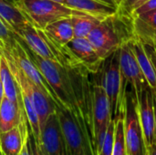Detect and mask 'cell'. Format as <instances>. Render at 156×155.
Masks as SVG:
<instances>
[{
    "mask_svg": "<svg viewBox=\"0 0 156 155\" xmlns=\"http://www.w3.org/2000/svg\"><path fill=\"white\" fill-rule=\"evenodd\" d=\"M24 46L26 47L25 44ZM26 48L31 60L52 89L57 98V106L76 111V97L69 70L59 63L43 58L27 47Z\"/></svg>",
    "mask_w": 156,
    "mask_h": 155,
    "instance_id": "obj_1",
    "label": "cell"
},
{
    "mask_svg": "<svg viewBox=\"0 0 156 155\" xmlns=\"http://www.w3.org/2000/svg\"><path fill=\"white\" fill-rule=\"evenodd\" d=\"M35 27H45L60 18L70 17L81 11L72 9L54 0H11Z\"/></svg>",
    "mask_w": 156,
    "mask_h": 155,
    "instance_id": "obj_2",
    "label": "cell"
},
{
    "mask_svg": "<svg viewBox=\"0 0 156 155\" xmlns=\"http://www.w3.org/2000/svg\"><path fill=\"white\" fill-rule=\"evenodd\" d=\"M100 74L101 83L109 99L112 120H115L121 113L124 112L125 106V102L122 99V74L119 49L103 61V67Z\"/></svg>",
    "mask_w": 156,
    "mask_h": 155,
    "instance_id": "obj_3",
    "label": "cell"
},
{
    "mask_svg": "<svg viewBox=\"0 0 156 155\" xmlns=\"http://www.w3.org/2000/svg\"><path fill=\"white\" fill-rule=\"evenodd\" d=\"M123 131L128 155H147L144 132L140 122L133 92L126 91Z\"/></svg>",
    "mask_w": 156,
    "mask_h": 155,
    "instance_id": "obj_4",
    "label": "cell"
},
{
    "mask_svg": "<svg viewBox=\"0 0 156 155\" xmlns=\"http://www.w3.org/2000/svg\"><path fill=\"white\" fill-rule=\"evenodd\" d=\"M111 121L112 116L109 99L99 79L98 82L92 86V128L96 155L103 144Z\"/></svg>",
    "mask_w": 156,
    "mask_h": 155,
    "instance_id": "obj_5",
    "label": "cell"
},
{
    "mask_svg": "<svg viewBox=\"0 0 156 155\" xmlns=\"http://www.w3.org/2000/svg\"><path fill=\"white\" fill-rule=\"evenodd\" d=\"M119 52L122 74V99L125 102L127 85L132 87L134 96L139 95L142 90L149 85L127 40L121 45Z\"/></svg>",
    "mask_w": 156,
    "mask_h": 155,
    "instance_id": "obj_6",
    "label": "cell"
},
{
    "mask_svg": "<svg viewBox=\"0 0 156 155\" xmlns=\"http://www.w3.org/2000/svg\"><path fill=\"white\" fill-rule=\"evenodd\" d=\"M112 17L101 21L87 37L102 61L117 51L126 41L120 37L117 28L112 22Z\"/></svg>",
    "mask_w": 156,
    "mask_h": 155,
    "instance_id": "obj_7",
    "label": "cell"
},
{
    "mask_svg": "<svg viewBox=\"0 0 156 155\" xmlns=\"http://www.w3.org/2000/svg\"><path fill=\"white\" fill-rule=\"evenodd\" d=\"M38 145L45 155H68L65 139L57 111L48 118L42 127Z\"/></svg>",
    "mask_w": 156,
    "mask_h": 155,
    "instance_id": "obj_8",
    "label": "cell"
},
{
    "mask_svg": "<svg viewBox=\"0 0 156 155\" xmlns=\"http://www.w3.org/2000/svg\"><path fill=\"white\" fill-rule=\"evenodd\" d=\"M137 111L142 125L146 148L156 143L154 112V95L150 86L145 87L142 92L135 96Z\"/></svg>",
    "mask_w": 156,
    "mask_h": 155,
    "instance_id": "obj_9",
    "label": "cell"
},
{
    "mask_svg": "<svg viewBox=\"0 0 156 155\" xmlns=\"http://www.w3.org/2000/svg\"><path fill=\"white\" fill-rule=\"evenodd\" d=\"M8 53H10L13 59L20 67V69L27 75V77H28L35 84H37L44 92H46L48 96H50L57 104V98L52 89L45 80L41 73L38 71V69L31 60L26 47L18 37H16V42L13 47L12 50Z\"/></svg>",
    "mask_w": 156,
    "mask_h": 155,
    "instance_id": "obj_10",
    "label": "cell"
},
{
    "mask_svg": "<svg viewBox=\"0 0 156 155\" xmlns=\"http://www.w3.org/2000/svg\"><path fill=\"white\" fill-rule=\"evenodd\" d=\"M72 54L90 73H97L103 63L87 37H74L67 44Z\"/></svg>",
    "mask_w": 156,
    "mask_h": 155,
    "instance_id": "obj_11",
    "label": "cell"
},
{
    "mask_svg": "<svg viewBox=\"0 0 156 155\" xmlns=\"http://www.w3.org/2000/svg\"><path fill=\"white\" fill-rule=\"evenodd\" d=\"M133 37L144 45H156V9L133 16Z\"/></svg>",
    "mask_w": 156,
    "mask_h": 155,
    "instance_id": "obj_12",
    "label": "cell"
},
{
    "mask_svg": "<svg viewBox=\"0 0 156 155\" xmlns=\"http://www.w3.org/2000/svg\"><path fill=\"white\" fill-rule=\"evenodd\" d=\"M30 130L28 122L24 121L10 131L0 133V149L4 155H19Z\"/></svg>",
    "mask_w": 156,
    "mask_h": 155,
    "instance_id": "obj_13",
    "label": "cell"
},
{
    "mask_svg": "<svg viewBox=\"0 0 156 155\" xmlns=\"http://www.w3.org/2000/svg\"><path fill=\"white\" fill-rule=\"evenodd\" d=\"M63 4L72 9L90 15L101 21L117 16L119 10L97 0H63Z\"/></svg>",
    "mask_w": 156,
    "mask_h": 155,
    "instance_id": "obj_14",
    "label": "cell"
},
{
    "mask_svg": "<svg viewBox=\"0 0 156 155\" xmlns=\"http://www.w3.org/2000/svg\"><path fill=\"white\" fill-rule=\"evenodd\" d=\"M27 121L25 109L4 96L0 105V133L5 132Z\"/></svg>",
    "mask_w": 156,
    "mask_h": 155,
    "instance_id": "obj_15",
    "label": "cell"
},
{
    "mask_svg": "<svg viewBox=\"0 0 156 155\" xmlns=\"http://www.w3.org/2000/svg\"><path fill=\"white\" fill-rule=\"evenodd\" d=\"M127 41L137 59L139 67L148 85L152 90H156V71L154 68L152 60L150 59L144 48V45L139 40H137L136 38H134L133 37L129 38Z\"/></svg>",
    "mask_w": 156,
    "mask_h": 155,
    "instance_id": "obj_16",
    "label": "cell"
},
{
    "mask_svg": "<svg viewBox=\"0 0 156 155\" xmlns=\"http://www.w3.org/2000/svg\"><path fill=\"white\" fill-rule=\"evenodd\" d=\"M0 78L4 90V96L11 101L24 108L21 92L17 82L9 68L6 59L0 55Z\"/></svg>",
    "mask_w": 156,
    "mask_h": 155,
    "instance_id": "obj_17",
    "label": "cell"
},
{
    "mask_svg": "<svg viewBox=\"0 0 156 155\" xmlns=\"http://www.w3.org/2000/svg\"><path fill=\"white\" fill-rule=\"evenodd\" d=\"M0 20L15 36L24 25L29 23L11 0H0Z\"/></svg>",
    "mask_w": 156,
    "mask_h": 155,
    "instance_id": "obj_18",
    "label": "cell"
},
{
    "mask_svg": "<svg viewBox=\"0 0 156 155\" xmlns=\"http://www.w3.org/2000/svg\"><path fill=\"white\" fill-rule=\"evenodd\" d=\"M70 17L60 18L48 24L45 27L46 32L55 41L61 45H67L74 38L73 26Z\"/></svg>",
    "mask_w": 156,
    "mask_h": 155,
    "instance_id": "obj_19",
    "label": "cell"
},
{
    "mask_svg": "<svg viewBox=\"0 0 156 155\" xmlns=\"http://www.w3.org/2000/svg\"><path fill=\"white\" fill-rule=\"evenodd\" d=\"M70 18L74 37H87L90 31L101 22L100 19L83 12L74 15Z\"/></svg>",
    "mask_w": 156,
    "mask_h": 155,
    "instance_id": "obj_20",
    "label": "cell"
},
{
    "mask_svg": "<svg viewBox=\"0 0 156 155\" xmlns=\"http://www.w3.org/2000/svg\"><path fill=\"white\" fill-rule=\"evenodd\" d=\"M123 116L124 112L121 113L115 120V132H114V143L112 155H128L126 143L123 131Z\"/></svg>",
    "mask_w": 156,
    "mask_h": 155,
    "instance_id": "obj_21",
    "label": "cell"
},
{
    "mask_svg": "<svg viewBox=\"0 0 156 155\" xmlns=\"http://www.w3.org/2000/svg\"><path fill=\"white\" fill-rule=\"evenodd\" d=\"M16 42V37L0 20V54L10 52Z\"/></svg>",
    "mask_w": 156,
    "mask_h": 155,
    "instance_id": "obj_22",
    "label": "cell"
},
{
    "mask_svg": "<svg viewBox=\"0 0 156 155\" xmlns=\"http://www.w3.org/2000/svg\"><path fill=\"white\" fill-rule=\"evenodd\" d=\"M114 132H115V122L114 120H112L109 123L103 144L98 151L97 155H112L113 143H114Z\"/></svg>",
    "mask_w": 156,
    "mask_h": 155,
    "instance_id": "obj_23",
    "label": "cell"
},
{
    "mask_svg": "<svg viewBox=\"0 0 156 155\" xmlns=\"http://www.w3.org/2000/svg\"><path fill=\"white\" fill-rule=\"evenodd\" d=\"M147 1L148 0H122L119 10L122 9L125 13L131 16L135 9L145 4Z\"/></svg>",
    "mask_w": 156,
    "mask_h": 155,
    "instance_id": "obj_24",
    "label": "cell"
},
{
    "mask_svg": "<svg viewBox=\"0 0 156 155\" xmlns=\"http://www.w3.org/2000/svg\"><path fill=\"white\" fill-rule=\"evenodd\" d=\"M156 9V0H148L145 4H144L143 5H141L140 7H138L137 9H135L133 14L131 15V16H134L137 15H141L144 13H146L148 11L151 10H154Z\"/></svg>",
    "mask_w": 156,
    "mask_h": 155,
    "instance_id": "obj_25",
    "label": "cell"
},
{
    "mask_svg": "<svg viewBox=\"0 0 156 155\" xmlns=\"http://www.w3.org/2000/svg\"><path fill=\"white\" fill-rule=\"evenodd\" d=\"M27 144L29 147V151L31 153V155H45L43 153V152L41 151L39 145L36 143L31 132L28 135V139H27Z\"/></svg>",
    "mask_w": 156,
    "mask_h": 155,
    "instance_id": "obj_26",
    "label": "cell"
},
{
    "mask_svg": "<svg viewBox=\"0 0 156 155\" xmlns=\"http://www.w3.org/2000/svg\"><path fill=\"white\" fill-rule=\"evenodd\" d=\"M144 48L150 58V59L153 62L154 68L156 71V45L155 46H151V45H144Z\"/></svg>",
    "mask_w": 156,
    "mask_h": 155,
    "instance_id": "obj_27",
    "label": "cell"
},
{
    "mask_svg": "<svg viewBox=\"0 0 156 155\" xmlns=\"http://www.w3.org/2000/svg\"><path fill=\"white\" fill-rule=\"evenodd\" d=\"M97 1H101L102 3H105V4H107V5H111V6H113V7L117 8L118 10H119V7H120L121 2H122V0H97Z\"/></svg>",
    "mask_w": 156,
    "mask_h": 155,
    "instance_id": "obj_28",
    "label": "cell"
},
{
    "mask_svg": "<svg viewBox=\"0 0 156 155\" xmlns=\"http://www.w3.org/2000/svg\"><path fill=\"white\" fill-rule=\"evenodd\" d=\"M29 133H30V132H29ZM27 139H28V137H27ZM27 139L26 143H24V146H23V148H22V150H21L19 155H31V153H30V151H29L28 144H27Z\"/></svg>",
    "mask_w": 156,
    "mask_h": 155,
    "instance_id": "obj_29",
    "label": "cell"
},
{
    "mask_svg": "<svg viewBox=\"0 0 156 155\" xmlns=\"http://www.w3.org/2000/svg\"><path fill=\"white\" fill-rule=\"evenodd\" d=\"M147 155H156V143H154L147 148Z\"/></svg>",
    "mask_w": 156,
    "mask_h": 155,
    "instance_id": "obj_30",
    "label": "cell"
},
{
    "mask_svg": "<svg viewBox=\"0 0 156 155\" xmlns=\"http://www.w3.org/2000/svg\"><path fill=\"white\" fill-rule=\"evenodd\" d=\"M154 95V129H155V136H156V94L153 90Z\"/></svg>",
    "mask_w": 156,
    "mask_h": 155,
    "instance_id": "obj_31",
    "label": "cell"
},
{
    "mask_svg": "<svg viewBox=\"0 0 156 155\" xmlns=\"http://www.w3.org/2000/svg\"><path fill=\"white\" fill-rule=\"evenodd\" d=\"M4 98V90H3V86H2V82H1V78H0V105H1V101Z\"/></svg>",
    "mask_w": 156,
    "mask_h": 155,
    "instance_id": "obj_32",
    "label": "cell"
},
{
    "mask_svg": "<svg viewBox=\"0 0 156 155\" xmlns=\"http://www.w3.org/2000/svg\"><path fill=\"white\" fill-rule=\"evenodd\" d=\"M54 1H57V2H59V3H62L63 4V0H54Z\"/></svg>",
    "mask_w": 156,
    "mask_h": 155,
    "instance_id": "obj_33",
    "label": "cell"
},
{
    "mask_svg": "<svg viewBox=\"0 0 156 155\" xmlns=\"http://www.w3.org/2000/svg\"><path fill=\"white\" fill-rule=\"evenodd\" d=\"M0 155H4L3 154V153H2V151H1V149H0Z\"/></svg>",
    "mask_w": 156,
    "mask_h": 155,
    "instance_id": "obj_34",
    "label": "cell"
}]
</instances>
